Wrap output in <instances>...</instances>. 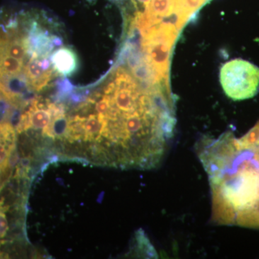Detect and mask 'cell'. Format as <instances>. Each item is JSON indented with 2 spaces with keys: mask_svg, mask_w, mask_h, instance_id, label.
<instances>
[{
  "mask_svg": "<svg viewBox=\"0 0 259 259\" xmlns=\"http://www.w3.org/2000/svg\"><path fill=\"white\" fill-rule=\"evenodd\" d=\"M26 42L29 57L47 59L54 48L62 45L61 38L51 35L39 26L34 18L26 13Z\"/></svg>",
  "mask_w": 259,
  "mask_h": 259,
  "instance_id": "cell-3",
  "label": "cell"
},
{
  "mask_svg": "<svg viewBox=\"0 0 259 259\" xmlns=\"http://www.w3.org/2000/svg\"><path fill=\"white\" fill-rule=\"evenodd\" d=\"M196 152L208 178L213 222L259 229V121L240 139L231 131L204 136Z\"/></svg>",
  "mask_w": 259,
  "mask_h": 259,
  "instance_id": "cell-1",
  "label": "cell"
},
{
  "mask_svg": "<svg viewBox=\"0 0 259 259\" xmlns=\"http://www.w3.org/2000/svg\"><path fill=\"white\" fill-rule=\"evenodd\" d=\"M51 62L53 68L63 76H71L79 66L77 56L72 49L68 47L59 48L52 53Z\"/></svg>",
  "mask_w": 259,
  "mask_h": 259,
  "instance_id": "cell-5",
  "label": "cell"
},
{
  "mask_svg": "<svg viewBox=\"0 0 259 259\" xmlns=\"http://www.w3.org/2000/svg\"><path fill=\"white\" fill-rule=\"evenodd\" d=\"M220 81L225 94L231 100H248L258 93L259 68L249 61L233 59L223 65Z\"/></svg>",
  "mask_w": 259,
  "mask_h": 259,
  "instance_id": "cell-2",
  "label": "cell"
},
{
  "mask_svg": "<svg viewBox=\"0 0 259 259\" xmlns=\"http://www.w3.org/2000/svg\"><path fill=\"white\" fill-rule=\"evenodd\" d=\"M83 139L86 141H100L105 139L107 131V121L101 115H92L83 117Z\"/></svg>",
  "mask_w": 259,
  "mask_h": 259,
  "instance_id": "cell-6",
  "label": "cell"
},
{
  "mask_svg": "<svg viewBox=\"0 0 259 259\" xmlns=\"http://www.w3.org/2000/svg\"><path fill=\"white\" fill-rule=\"evenodd\" d=\"M132 2L135 8H137L139 11L140 10H144V11L151 0H132Z\"/></svg>",
  "mask_w": 259,
  "mask_h": 259,
  "instance_id": "cell-9",
  "label": "cell"
},
{
  "mask_svg": "<svg viewBox=\"0 0 259 259\" xmlns=\"http://www.w3.org/2000/svg\"><path fill=\"white\" fill-rule=\"evenodd\" d=\"M184 8L191 15H194L208 0H180Z\"/></svg>",
  "mask_w": 259,
  "mask_h": 259,
  "instance_id": "cell-7",
  "label": "cell"
},
{
  "mask_svg": "<svg viewBox=\"0 0 259 259\" xmlns=\"http://www.w3.org/2000/svg\"><path fill=\"white\" fill-rule=\"evenodd\" d=\"M5 209V207H3V204L0 202V239L4 238L9 231V223Z\"/></svg>",
  "mask_w": 259,
  "mask_h": 259,
  "instance_id": "cell-8",
  "label": "cell"
},
{
  "mask_svg": "<svg viewBox=\"0 0 259 259\" xmlns=\"http://www.w3.org/2000/svg\"><path fill=\"white\" fill-rule=\"evenodd\" d=\"M51 64V61L48 59L29 58L23 70L29 90L40 92L50 82L53 75Z\"/></svg>",
  "mask_w": 259,
  "mask_h": 259,
  "instance_id": "cell-4",
  "label": "cell"
}]
</instances>
